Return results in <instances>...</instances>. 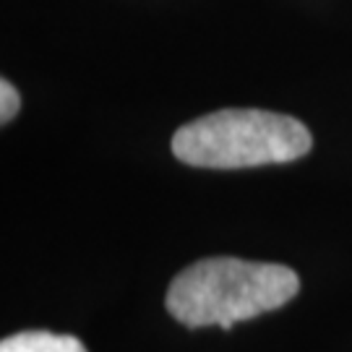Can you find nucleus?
Here are the masks:
<instances>
[{
    "label": "nucleus",
    "mask_w": 352,
    "mask_h": 352,
    "mask_svg": "<svg viewBox=\"0 0 352 352\" xmlns=\"http://www.w3.org/2000/svg\"><path fill=\"white\" fill-rule=\"evenodd\" d=\"M314 146L300 120L269 110H217L180 126L173 154L190 167L238 170L300 160Z\"/></svg>",
    "instance_id": "2"
},
{
    "label": "nucleus",
    "mask_w": 352,
    "mask_h": 352,
    "mask_svg": "<svg viewBox=\"0 0 352 352\" xmlns=\"http://www.w3.org/2000/svg\"><path fill=\"white\" fill-rule=\"evenodd\" d=\"M0 352H87V347L71 334L19 331L0 342Z\"/></svg>",
    "instance_id": "3"
},
{
    "label": "nucleus",
    "mask_w": 352,
    "mask_h": 352,
    "mask_svg": "<svg viewBox=\"0 0 352 352\" xmlns=\"http://www.w3.org/2000/svg\"><path fill=\"white\" fill-rule=\"evenodd\" d=\"M19 107H21L19 91H16V87H13L8 78H3V81H0V120H3V123L13 120L16 113H19Z\"/></svg>",
    "instance_id": "4"
},
{
    "label": "nucleus",
    "mask_w": 352,
    "mask_h": 352,
    "mask_svg": "<svg viewBox=\"0 0 352 352\" xmlns=\"http://www.w3.org/2000/svg\"><path fill=\"white\" fill-rule=\"evenodd\" d=\"M300 289V277L282 264L243 258H201L167 289V311L188 329L222 327L277 311Z\"/></svg>",
    "instance_id": "1"
}]
</instances>
